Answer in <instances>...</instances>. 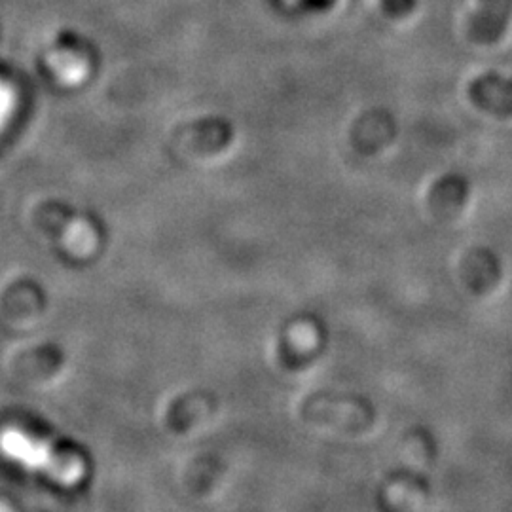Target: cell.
<instances>
[{
	"label": "cell",
	"instance_id": "1",
	"mask_svg": "<svg viewBox=\"0 0 512 512\" xmlns=\"http://www.w3.org/2000/svg\"><path fill=\"white\" fill-rule=\"evenodd\" d=\"M0 452L23 467L52 476L61 484H74L84 475V465L80 459L59 452L52 444L35 439L19 429L2 431Z\"/></svg>",
	"mask_w": 512,
	"mask_h": 512
}]
</instances>
